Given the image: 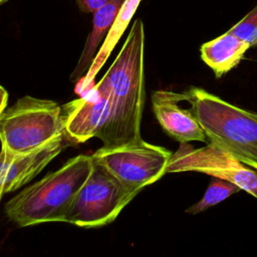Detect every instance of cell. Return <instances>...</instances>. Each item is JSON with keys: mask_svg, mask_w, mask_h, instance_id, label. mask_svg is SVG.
Segmentation results:
<instances>
[{"mask_svg": "<svg viewBox=\"0 0 257 257\" xmlns=\"http://www.w3.org/2000/svg\"><path fill=\"white\" fill-rule=\"evenodd\" d=\"M145 29L136 19L116 58L103 75L110 95V110L97 138L102 147L113 148L137 143L145 104Z\"/></svg>", "mask_w": 257, "mask_h": 257, "instance_id": "6da1fadb", "label": "cell"}, {"mask_svg": "<svg viewBox=\"0 0 257 257\" xmlns=\"http://www.w3.org/2000/svg\"><path fill=\"white\" fill-rule=\"evenodd\" d=\"M91 156L78 155L60 169L28 186L5 205L7 217L19 227L63 222L73 198L92 170Z\"/></svg>", "mask_w": 257, "mask_h": 257, "instance_id": "7a4b0ae2", "label": "cell"}, {"mask_svg": "<svg viewBox=\"0 0 257 257\" xmlns=\"http://www.w3.org/2000/svg\"><path fill=\"white\" fill-rule=\"evenodd\" d=\"M184 94L208 141L257 171V113L200 87H192Z\"/></svg>", "mask_w": 257, "mask_h": 257, "instance_id": "3957f363", "label": "cell"}, {"mask_svg": "<svg viewBox=\"0 0 257 257\" xmlns=\"http://www.w3.org/2000/svg\"><path fill=\"white\" fill-rule=\"evenodd\" d=\"M59 137L61 107L53 100L25 95L0 115L1 150L11 157L34 152Z\"/></svg>", "mask_w": 257, "mask_h": 257, "instance_id": "277c9868", "label": "cell"}, {"mask_svg": "<svg viewBox=\"0 0 257 257\" xmlns=\"http://www.w3.org/2000/svg\"><path fill=\"white\" fill-rule=\"evenodd\" d=\"M136 196L93 160L92 170L69 205L63 222L83 228L107 225Z\"/></svg>", "mask_w": 257, "mask_h": 257, "instance_id": "5b68a950", "label": "cell"}, {"mask_svg": "<svg viewBox=\"0 0 257 257\" xmlns=\"http://www.w3.org/2000/svg\"><path fill=\"white\" fill-rule=\"evenodd\" d=\"M172 152L144 140L113 148H100L91 157L103 165L130 192L138 195L160 180Z\"/></svg>", "mask_w": 257, "mask_h": 257, "instance_id": "8992f818", "label": "cell"}, {"mask_svg": "<svg viewBox=\"0 0 257 257\" xmlns=\"http://www.w3.org/2000/svg\"><path fill=\"white\" fill-rule=\"evenodd\" d=\"M180 172H198L229 181L257 198V171L213 142L199 149L181 143L168 162L166 174Z\"/></svg>", "mask_w": 257, "mask_h": 257, "instance_id": "52a82bcc", "label": "cell"}, {"mask_svg": "<svg viewBox=\"0 0 257 257\" xmlns=\"http://www.w3.org/2000/svg\"><path fill=\"white\" fill-rule=\"evenodd\" d=\"M110 110L108 86L101 78L91 89L61 108L63 136L74 144L97 137Z\"/></svg>", "mask_w": 257, "mask_h": 257, "instance_id": "ba28073f", "label": "cell"}, {"mask_svg": "<svg viewBox=\"0 0 257 257\" xmlns=\"http://www.w3.org/2000/svg\"><path fill=\"white\" fill-rule=\"evenodd\" d=\"M184 99V93L163 89L154 91L152 104L159 123L180 144L193 141L207 142L208 138L192 109H185L179 105V102Z\"/></svg>", "mask_w": 257, "mask_h": 257, "instance_id": "9c48e42d", "label": "cell"}, {"mask_svg": "<svg viewBox=\"0 0 257 257\" xmlns=\"http://www.w3.org/2000/svg\"><path fill=\"white\" fill-rule=\"evenodd\" d=\"M62 137H59L34 152L11 158L4 175V194L14 192L31 181L62 151Z\"/></svg>", "mask_w": 257, "mask_h": 257, "instance_id": "30bf717a", "label": "cell"}, {"mask_svg": "<svg viewBox=\"0 0 257 257\" xmlns=\"http://www.w3.org/2000/svg\"><path fill=\"white\" fill-rule=\"evenodd\" d=\"M250 45L230 31L205 42L200 48L202 60L213 70L216 77H222L236 67L243 59Z\"/></svg>", "mask_w": 257, "mask_h": 257, "instance_id": "8fae6325", "label": "cell"}, {"mask_svg": "<svg viewBox=\"0 0 257 257\" xmlns=\"http://www.w3.org/2000/svg\"><path fill=\"white\" fill-rule=\"evenodd\" d=\"M123 1L124 0H110L93 13L92 28L87 36L76 66L70 76L71 81H77L90 68L97 54L98 46L103 43Z\"/></svg>", "mask_w": 257, "mask_h": 257, "instance_id": "7c38bea8", "label": "cell"}, {"mask_svg": "<svg viewBox=\"0 0 257 257\" xmlns=\"http://www.w3.org/2000/svg\"><path fill=\"white\" fill-rule=\"evenodd\" d=\"M140 3H141V0H124L123 1L108 34L106 35L90 68L88 69L86 75L84 76V81L81 84V87H82L81 89L83 91H85V88H87L91 80L94 78V76L98 72L99 68L103 65V63L107 59L108 55L114 48L120 36L126 29Z\"/></svg>", "mask_w": 257, "mask_h": 257, "instance_id": "4fadbf2b", "label": "cell"}, {"mask_svg": "<svg viewBox=\"0 0 257 257\" xmlns=\"http://www.w3.org/2000/svg\"><path fill=\"white\" fill-rule=\"evenodd\" d=\"M240 191L241 188L238 187L237 185L220 178L212 177L211 183L208 189L206 190L203 198L200 201H198L195 205L189 207L186 210V212L193 215L201 213L221 203L231 195L238 193Z\"/></svg>", "mask_w": 257, "mask_h": 257, "instance_id": "5bb4252c", "label": "cell"}, {"mask_svg": "<svg viewBox=\"0 0 257 257\" xmlns=\"http://www.w3.org/2000/svg\"><path fill=\"white\" fill-rule=\"evenodd\" d=\"M228 31L248 43L250 47H257V5Z\"/></svg>", "mask_w": 257, "mask_h": 257, "instance_id": "9a60e30c", "label": "cell"}, {"mask_svg": "<svg viewBox=\"0 0 257 257\" xmlns=\"http://www.w3.org/2000/svg\"><path fill=\"white\" fill-rule=\"evenodd\" d=\"M110 0H76L79 10L83 13H94L97 9L104 6Z\"/></svg>", "mask_w": 257, "mask_h": 257, "instance_id": "2e32d148", "label": "cell"}, {"mask_svg": "<svg viewBox=\"0 0 257 257\" xmlns=\"http://www.w3.org/2000/svg\"><path fill=\"white\" fill-rule=\"evenodd\" d=\"M11 158L13 157L9 156L5 151L1 150L0 152V201L2 196L4 195V175H5L6 167Z\"/></svg>", "mask_w": 257, "mask_h": 257, "instance_id": "e0dca14e", "label": "cell"}, {"mask_svg": "<svg viewBox=\"0 0 257 257\" xmlns=\"http://www.w3.org/2000/svg\"><path fill=\"white\" fill-rule=\"evenodd\" d=\"M8 101V93L6 89L0 85V115L3 112V110L6 108Z\"/></svg>", "mask_w": 257, "mask_h": 257, "instance_id": "ac0fdd59", "label": "cell"}, {"mask_svg": "<svg viewBox=\"0 0 257 257\" xmlns=\"http://www.w3.org/2000/svg\"><path fill=\"white\" fill-rule=\"evenodd\" d=\"M7 1H9V0H0V6H1V5H3L4 3H6Z\"/></svg>", "mask_w": 257, "mask_h": 257, "instance_id": "d6986e66", "label": "cell"}]
</instances>
